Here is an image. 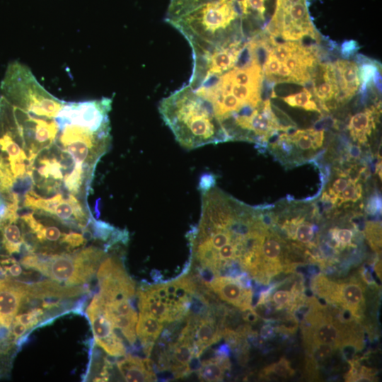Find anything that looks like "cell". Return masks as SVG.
<instances>
[{"instance_id": "obj_22", "label": "cell", "mask_w": 382, "mask_h": 382, "mask_svg": "<svg viewBox=\"0 0 382 382\" xmlns=\"http://www.w3.org/2000/svg\"><path fill=\"white\" fill-rule=\"evenodd\" d=\"M229 366L227 356L216 354L202 361L198 368V377L204 381H220Z\"/></svg>"}, {"instance_id": "obj_19", "label": "cell", "mask_w": 382, "mask_h": 382, "mask_svg": "<svg viewBox=\"0 0 382 382\" xmlns=\"http://www.w3.org/2000/svg\"><path fill=\"white\" fill-rule=\"evenodd\" d=\"M376 110L372 107L352 115L349 120L348 129L354 141L364 144L375 127Z\"/></svg>"}, {"instance_id": "obj_27", "label": "cell", "mask_w": 382, "mask_h": 382, "mask_svg": "<svg viewBox=\"0 0 382 382\" xmlns=\"http://www.w3.org/2000/svg\"><path fill=\"white\" fill-rule=\"evenodd\" d=\"M16 180L11 173L8 163L0 154V194L6 195L13 190Z\"/></svg>"}, {"instance_id": "obj_11", "label": "cell", "mask_w": 382, "mask_h": 382, "mask_svg": "<svg viewBox=\"0 0 382 382\" xmlns=\"http://www.w3.org/2000/svg\"><path fill=\"white\" fill-rule=\"evenodd\" d=\"M86 315L96 344L110 356H124L126 353L125 345L115 332V328L107 316L103 302L98 294L88 306Z\"/></svg>"}, {"instance_id": "obj_40", "label": "cell", "mask_w": 382, "mask_h": 382, "mask_svg": "<svg viewBox=\"0 0 382 382\" xmlns=\"http://www.w3.org/2000/svg\"><path fill=\"white\" fill-rule=\"evenodd\" d=\"M349 153L352 158H357L361 153V150L358 146H352L350 147Z\"/></svg>"}, {"instance_id": "obj_39", "label": "cell", "mask_w": 382, "mask_h": 382, "mask_svg": "<svg viewBox=\"0 0 382 382\" xmlns=\"http://www.w3.org/2000/svg\"><path fill=\"white\" fill-rule=\"evenodd\" d=\"M260 334L262 337L265 338L270 337L272 334V328L270 325H265L262 327Z\"/></svg>"}, {"instance_id": "obj_31", "label": "cell", "mask_w": 382, "mask_h": 382, "mask_svg": "<svg viewBox=\"0 0 382 382\" xmlns=\"http://www.w3.org/2000/svg\"><path fill=\"white\" fill-rule=\"evenodd\" d=\"M331 234L335 242L342 246L349 244L353 238L352 231L348 228H334Z\"/></svg>"}, {"instance_id": "obj_29", "label": "cell", "mask_w": 382, "mask_h": 382, "mask_svg": "<svg viewBox=\"0 0 382 382\" xmlns=\"http://www.w3.org/2000/svg\"><path fill=\"white\" fill-rule=\"evenodd\" d=\"M43 314L44 311L42 308H34L25 313L16 315L13 320L22 323L30 330L42 319Z\"/></svg>"}, {"instance_id": "obj_17", "label": "cell", "mask_w": 382, "mask_h": 382, "mask_svg": "<svg viewBox=\"0 0 382 382\" xmlns=\"http://www.w3.org/2000/svg\"><path fill=\"white\" fill-rule=\"evenodd\" d=\"M117 366L126 381H155L156 379L152 361L148 358L141 359L128 354L117 361Z\"/></svg>"}, {"instance_id": "obj_7", "label": "cell", "mask_w": 382, "mask_h": 382, "mask_svg": "<svg viewBox=\"0 0 382 382\" xmlns=\"http://www.w3.org/2000/svg\"><path fill=\"white\" fill-rule=\"evenodd\" d=\"M74 167L71 156L55 143L38 154L32 167L33 185L50 194L59 190L65 175Z\"/></svg>"}, {"instance_id": "obj_15", "label": "cell", "mask_w": 382, "mask_h": 382, "mask_svg": "<svg viewBox=\"0 0 382 382\" xmlns=\"http://www.w3.org/2000/svg\"><path fill=\"white\" fill-rule=\"evenodd\" d=\"M187 323L191 330L195 355L199 358L208 347L219 341L221 332L209 313L189 318Z\"/></svg>"}, {"instance_id": "obj_3", "label": "cell", "mask_w": 382, "mask_h": 382, "mask_svg": "<svg viewBox=\"0 0 382 382\" xmlns=\"http://www.w3.org/2000/svg\"><path fill=\"white\" fill-rule=\"evenodd\" d=\"M107 250L89 246L73 253L29 252L20 263L59 283L78 286L92 279Z\"/></svg>"}, {"instance_id": "obj_20", "label": "cell", "mask_w": 382, "mask_h": 382, "mask_svg": "<svg viewBox=\"0 0 382 382\" xmlns=\"http://www.w3.org/2000/svg\"><path fill=\"white\" fill-rule=\"evenodd\" d=\"M287 139L301 151L316 150L323 146L324 131L314 128L286 133Z\"/></svg>"}, {"instance_id": "obj_28", "label": "cell", "mask_w": 382, "mask_h": 382, "mask_svg": "<svg viewBox=\"0 0 382 382\" xmlns=\"http://www.w3.org/2000/svg\"><path fill=\"white\" fill-rule=\"evenodd\" d=\"M362 197V187L357 180L350 178L347 187L337 197L336 203L338 205L345 202H356Z\"/></svg>"}, {"instance_id": "obj_10", "label": "cell", "mask_w": 382, "mask_h": 382, "mask_svg": "<svg viewBox=\"0 0 382 382\" xmlns=\"http://www.w3.org/2000/svg\"><path fill=\"white\" fill-rule=\"evenodd\" d=\"M97 278L98 295L103 302L134 297L135 285L119 258L108 255L100 264Z\"/></svg>"}, {"instance_id": "obj_6", "label": "cell", "mask_w": 382, "mask_h": 382, "mask_svg": "<svg viewBox=\"0 0 382 382\" xmlns=\"http://www.w3.org/2000/svg\"><path fill=\"white\" fill-rule=\"evenodd\" d=\"M22 205L32 211L53 218L72 228L86 231L92 219L91 213L73 194L65 197L62 193L45 198L32 188L23 197Z\"/></svg>"}, {"instance_id": "obj_14", "label": "cell", "mask_w": 382, "mask_h": 382, "mask_svg": "<svg viewBox=\"0 0 382 382\" xmlns=\"http://www.w3.org/2000/svg\"><path fill=\"white\" fill-rule=\"evenodd\" d=\"M219 297L243 311L250 309L252 292L238 279L228 277L212 278L206 284Z\"/></svg>"}, {"instance_id": "obj_13", "label": "cell", "mask_w": 382, "mask_h": 382, "mask_svg": "<svg viewBox=\"0 0 382 382\" xmlns=\"http://www.w3.org/2000/svg\"><path fill=\"white\" fill-rule=\"evenodd\" d=\"M103 305L114 328L119 329L128 342L134 345L137 339L135 325L137 321V313L130 299H122L103 302Z\"/></svg>"}, {"instance_id": "obj_16", "label": "cell", "mask_w": 382, "mask_h": 382, "mask_svg": "<svg viewBox=\"0 0 382 382\" xmlns=\"http://www.w3.org/2000/svg\"><path fill=\"white\" fill-rule=\"evenodd\" d=\"M339 94L336 102L345 103L357 92L360 81L358 65L348 59H337L332 63Z\"/></svg>"}, {"instance_id": "obj_38", "label": "cell", "mask_w": 382, "mask_h": 382, "mask_svg": "<svg viewBox=\"0 0 382 382\" xmlns=\"http://www.w3.org/2000/svg\"><path fill=\"white\" fill-rule=\"evenodd\" d=\"M245 311H246L245 316H244V318L247 320V321H249V322H255L257 319V316H256V314L252 311H249V309L248 310H245Z\"/></svg>"}, {"instance_id": "obj_8", "label": "cell", "mask_w": 382, "mask_h": 382, "mask_svg": "<svg viewBox=\"0 0 382 382\" xmlns=\"http://www.w3.org/2000/svg\"><path fill=\"white\" fill-rule=\"evenodd\" d=\"M247 40L240 39L213 50L193 55V69L189 86L194 90L211 78L233 69Z\"/></svg>"}, {"instance_id": "obj_9", "label": "cell", "mask_w": 382, "mask_h": 382, "mask_svg": "<svg viewBox=\"0 0 382 382\" xmlns=\"http://www.w3.org/2000/svg\"><path fill=\"white\" fill-rule=\"evenodd\" d=\"M111 107L112 99L109 98L66 102L54 120L58 126L72 124L93 132H110L109 112Z\"/></svg>"}, {"instance_id": "obj_34", "label": "cell", "mask_w": 382, "mask_h": 382, "mask_svg": "<svg viewBox=\"0 0 382 382\" xmlns=\"http://www.w3.org/2000/svg\"><path fill=\"white\" fill-rule=\"evenodd\" d=\"M291 299V294L286 290H278L272 296L273 302L279 306H283L289 303Z\"/></svg>"}, {"instance_id": "obj_18", "label": "cell", "mask_w": 382, "mask_h": 382, "mask_svg": "<svg viewBox=\"0 0 382 382\" xmlns=\"http://www.w3.org/2000/svg\"><path fill=\"white\" fill-rule=\"evenodd\" d=\"M163 328V323L151 314L145 311L139 312L136 332L147 357L150 356L154 342Z\"/></svg>"}, {"instance_id": "obj_4", "label": "cell", "mask_w": 382, "mask_h": 382, "mask_svg": "<svg viewBox=\"0 0 382 382\" xmlns=\"http://www.w3.org/2000/svg\"><path fill=\"white\" fill-rule=\"evenodd\" d=\"M0 93L12 105L44 118H54L66 103L49 93L30 69L18 61L8 64Z\"/></svg>"}, {"instance_id": "obj_26", "label": "cell", "mask_w": 382, "mask_h": 382, "mask_svg": "<svg viewBox=\"0 0 382 382\" xmlns=\"http://www.w3.org/2000/svg\"><path fill=\"white\" fill-rule=\"evenodd\" d=\"M212 0H170L166 21L178 18Z\"/></svg>"}, {"instance_id": "obj_35", "label": "cell", "mask_w": 382, "mask_h": 382, "mask_svg": "<svg viewBox=\"0 0 382 382\" xmlns=\"http://www.w3.org/2000/svg\"><path fill=\"white\" fill-rule=\"evenodd\" d=\"M332 347L329 345L320 344L317 345L315 352V357L318 360H324L328 358L332 353Z\"/></svg>"}, {"instance_id": "obj_33", "label": "cell", "mask_w": 382, "mask_h": 382, "mask_svg": "<svg viewBox=\"0 0 382 382\" xmlns=\"http://www.w3.org/2000/svg\"><path fill=\"white\" fill-rule=\"evenodd\" d=\"M268 369L270 371L280 376H286L290 374L289 362L284 359H282L277 364L272 365Z\"/></svg>"}, {"instance_id": "obj_30", "label": "cell", "mask_w": 382, "mask_h": 382, "mask_svg": "<svg viewBox=\"0 0 382 382\" xmlns=\"http://www.w3.org/2000/svg\"><path fill=\"white\" fill-rule=\"evenodd\" d=\"M294 238L302 243H308L314 236V230L311 224L303 222V219L297 224Z\"/></svg>"}, {"instance_id": "obj_32", "label": "cell", "mask_w": 382, "mask_h": 382, "mask_svg": "<svg viewBox=\"0 0 382 382\" xmlns=\"http://www.w3.org/2000/svg\"><path fill=\"white\" fill-rule=\"evenodd\" d=\"M360 46L354 40H345L340 48V54L344 59H349L357 54Z\"/></svg>"}, {"instance_id": "obj_12", "label": "cell", "mask_w": 382, "mask_h": 382, "mask_svg": "<svg viewBox=\"0 0 382 382\" xmlns=\"http://www.w3.org/2000/svg\"><path fill=\"white\" fill-rule=\"evenodd\" d=\"M30 300V283L0 279V330L11 328L21 307Z\"/></svg>"}, {"instance_id": "obj_21", "label": "cell", "mask_w": 382, "mask_h": 382, "mask_svg": "<svg viewBox=\"0 0 382 382\" xmlns=\"http://www.w3.org/2000/svg\"><path fill=\"white\" fill-rule=\"evenodd\" d=\"M335 289L336 299L346 308L357 312L364 300L361 285L355 282H347L337 285Z\"/></svg>"}, {"instance_id": "obj_36", "label": "cell", "mask_w": 382, "mask_h": 382, "mask_svg": "<svg viewBox=\"0 0 382 382\" xmlns=\"http://www.w3.org/2000/svg\"><path fill=\"white\" fill-rule=\"evenodd\" d=\"M13 193V190L6 195L0 194V219L7 212Z\"/></svg>"}, {"instance_id": "obj_23", "label": "cell", "mask_w": 382, "mask_h": 382, "mask_svg": "<svg viewBox=\"0 0 382 382\" xmlns=\"http://www.w3.org/2000/svg\"><path fill=\"white\" fill-rule=\"evenodd\" d=\"M282 245L280 241L270 235L264 234L260 247V257L266 264H277L282 254Z\"/></svg>"}, {"instance_id": "obj_2", "label": "cell", "mask_w": 382, "mask_h": 382, "mask_svg": "<svg viewBox=\"0 0 382 382\" xmlns=\"http://www.w3.org/2000/svg\"><path fill=\"white\" fill-rule=\"evenodd\" d=\"M166 22L187 40L192 55L245 37L236 0H212Z\"/></svg>"}, {"instance_id": "obj_24", "label": "cell", "mask_w": 382, "mask_h": 382, "mask_svg": "<svg viewBox=\"0 0 382 382\" xmlns=\"http://www.w3.org/2000/svg\"><path fill=\"white\" fill-rule=\"evenodd\" d=\"M340 330L332 323L323 322L317 325L313 331V342L316 345L324 344L335 345L340 340Z\"/></svg>"}, {"instance_id": "obj_25", "label": "cell", "mask_w": 382, "mask_h": 382, "mask_svg": "<svg viewBox=\"0 0 382 382\" xmlns=\"http://www.w3.org/2000/svg\"><path fill=\"white\" fill-rule=\"evenodd\" d=\"M311 93L303 88L299 93L289 95L282 99L291 107H298L309 111L321 112L316 102L312 100Z\"/></svg>"}, {"instance_id": "obj_1", "label": "cell", "mask_w": 382, "mask_h": 382, "mask_svg": "<svg viewBox=\"0 0 382 382\" xmlns=\"http://www.w3.org/2000/svg\"><path fill=\"white\" fill-rule=\"evenodd\" d=\"M158 110L175 139L185 149L227 141L209 103L189 85L162 99Z\"/></svg>"}, {"instance_id": "obj_5", "label": "cell", "mask_w": 382, "mask_h": 382, "mask_svg": "<svg viewBox=\"0 0 382 382\" xmlns=\"http://www.w3.org/2000/svg\"><path fill=\"white\" fill-rule=\"evenodd\" d=\"M58 127L55 144L71 156L74 165L93 174L96 163L110 147V132H93L72 124Z\"/></svg>"}, {"instance_id": "obj_37", "label": "cell", "mask_w": 382, "mask_h": 382, "mask_svg": "<svg viewBox=\"0 0 382 382\" xmlns=\"http://www.w3.org/2000/svg\"><path fill=\"white\" fill-rule=\"evenodd\" d=\"M372 83L377 88L378 91L381 93V72H379V69L376 70L373 77Z\"/></svg>"}]
</instances>
